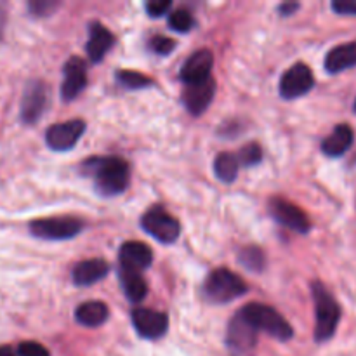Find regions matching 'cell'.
I'll return each instance as SVG.
<instances>
[{
	"label": "cell",
	"instance_id": "obj_22",
	"mask_svg": "<svg viewBox=\"0 0 356 356\" xmlns=\"http://www.w3.org/2000/svg\"><path fill=\"white\" fill-rule=\"evenodd\" d=\"M120 284L122 289H124L125 298L131 302H136V305L148 296V284L138 271L120 270Z\"/></svg>",
	"mask_w": 356,
	"mask_h": 356
},
{
	"label": "cell",
	"instance_id": "obj_6",
	"mask_svg": "<svg viewBox=\"0 0 356 356\" xmlns=\"http://www.w3.org/2000/svg\"><path fill=\"white\" fill-rule=\"evenodd\" d=\"M226 346L232 356H254L256 353L257 329L240 312L229 322Z\"/></svg>",
	"mask_w": 356,
	"mask_h": 356
},
{
	"label": "cell",
	"instance_id": "obj_14",
	"mask_svg": "<svg viewBox=\"0 0 356 356\" xmlns=\"http://www.w3.org/2000/svg\"><path fill=\"white\" fill-rule=\"evenodd\" d=\"M87 86V66L86 61L76 56L70 58L63 68L61 97L65 101H73Z\"/></svg>",
	"mask_w": 356,
	"mask_h": 356
},
{
	"label": "cell",
	"instance_id": "obj_16",
	"mask_svg": "<svg viewBox=\"0 0 356 356\" xmlns=\"http://www.w3.org/2000/svg\"><path fill=\"white\" fill-rule=\"evenodd\" d=\"M214 66V56L209 49H200V51L193 52L190 58L184 61L183 68H181V80L184 86L188 83H197L202 80L211 79V70Z\"/></svg>",
	"mask_w": 356,
	"mask_h": 356
},
{
	"label": "cell",
	"instance_id": "obj_17",
	"mask_svg": "<svg viewBox=\"0 0 356 356\" xmlns=\"http://www.w3.org/2000/svg\"><path fill=\"white\" fill-rule=\"evenodd\" d=\"M110 271V264L104 259H87L82 263H76L72 271L73 284L79 287H87L96 282H101Z\"/></svg>",
	"mask_w": 356,
	"mask_h": 356
},
{
	"label": "cell",
	"instance_id": "obj_32",
	"mask_svg": "<svg viewBox=\"0 0 356 356\" xmlns=\"http://www.w3.org/2000/svg\"><path fill=\"white\" fill-rule=\"evenodd\" d=\"M332 9L343 16H356V0H336L332 2Z\"/></svg>",
	"mask_w": 356,
	"mask_h": 356
},
{
	"label": "cell",
	"instance_id": "obj_25",
	"mask_svg": "<svg viewBox=\"0 0 356 356\" xmlns=\"http://www.w3.org/2000/svg\"><path fill=\"white\" fill-rule=\"evenodd\" d=\"M238 261L242 263V266H245L250 271H256V273L263 271L264 266H266V256H264L259 247H245V249H242Z\"/></svg>",
	"mask_w": 356,
	"mask_h": 356
},
{
	"label": "cell",
	"instance_id": "obj_11",
	"mask_svg": "<svg viewBox=\"0 0 356 356\" xmlns=\"http://www.w3.org/2000/svg\"><path fill=\"white\" fill-rule=\"evenodd\" d=\"M86 132V122L83 120H68L61 124H54L45 132V143L52 152H68L79 143Z\"/></svg>",
	"mask_w": 356,
	"mask_h": 356
},
{
	"label": "cell",
	"instance_id": "obj_12",
	"mask_svg": "<svg viewBox=\"0 0 356 356\" xmlns=\"http://www.w3.org/2000/svg\"><path fill=\"white\" fill-rule=\"evenodd\" d=\"M132 323L134 329L143 339L155 341L165 336L169 330V318L165 313L155 312V309L136 308L132 312Z\"/></svg>",
	"mask_w": 356,
	"mask_h": 356
},
{
	"label": "cell",
	"instance_id": "obj_31",
	"mask_svg": "<svg viewBox=\"0 0 356 356\" xmlns=\"http://www.w3.org/2000/svg\"><path fill=\"white\" fill-rule=\"evenodd\" d=\"M170 7H172L170 0H152L146 3V13L149 17H162L169 13Z\"/></svg>",
	"mask_w": 356,
	"mask_h": 356
},
{
	"label": "cell",
	"instance_id": "obj_5",
	"mask_svg": "<svg viewBox=\"0 0 356 356\" xmlns=\"http://www.w3.org/2000/svg\"><path fill=\"white\" fill-rule=\"evenodd\" d=\"M31 235L42 240H70L75 238L83 229L80 219L70 216H56V218L35 219L28 225Z\"/></svg>",
	"mask_w": 356,
	"mask_h": 356
},
{
	"label": "cell",
	"instance_id": "obj_15",
	"mask_svg": "<svg viewBox=\"0 0 356 356\" xmlns=\"http://www.w3.org/2000/svg\"><path fill=\"white\" fill-rule=\"evenodd\" d=\"M118 261H120L122 270L141 273L143 270H148L152 266L153 252L146 243L131 240V242L122 243L118 250Z\"/></svg>",
	"mask_w": 356,
	"mask_h": 356
},
{
	"label": "cell",
	"instance_id": "obj_24",
	"mask_svg": "<svg viewBox=\"0 0 356 356\" xmlns=\"http://www.w3.org/2000/svg\"><path fill=\"white\" fill-rule=\"evenodd\" d=\"M117 82L120 83L125 89H146L153 83V80L149 76L143 75V73L134 72V70H118L117 72Z\"/></svg>",
	"mask_w": 356,
	"mask_h": 356
},
{
	"label": "cell",
	"instance_id": "obj_13",
	"mask_svg": "<svg viewBox=\"0 0 356 356\" xmlns=\"http://www.w3.org/2000/svg\"><path fill=\"white\" fill-rule=\"evenodd\" d=\"M214 94L216 82L211 76V79L202 80V82L184 86L183 94H181L183 97L181 99H183V104L186 106V110L191 115H195V117H198V115H202L211 106L212 99H214Z\"/></svg>",
	"mask_w": 356,
	"mask_h": 356
},
{
	"label": "cell",
	"instance_id": "obj_1",
	"mask_svg": "<svg viewBox=\"0 0 356 356\" xmlns=\"http://www.w3.org/2000/svg\"><path fill=\"white\" fill-rule=\"evenodd\" d=\"M82 170L94 179L103 197H115L129 186V165L120 156H92L82 163Z\"/></svg>",
	"mask_w": 356,
	"mask_h": 356
},
{
	"label": "cell",
	"instance_id": "obj_8",
	"mask_svg": "<svg viewBox=\"0 0 356 356\" xmlns=\"http://www.w3.org/2000/svg\"><path fill=\"white\" fill-rule=\"evenodd\" d=\"M49 103V89L40 80H31L26 83L21 99L19 118L24 125H33L44 115Z\"/></svg>",
	"mask_w": 356,
	"mask_h": 356
},
{
	"label": "cell",
	"instance_id": "obj_4",
	"mask_svg": "<svg viewBox=\"0 0 356 356\" xmlns=\"http://www.w3.org/2000/svg\"><path fill=\"white\" fill-rule=\"evenodd\" d=\"M249 287L245 282L226 268L214 270L207 277L204 285V294L214 305H225V302L235 301L247 294Z\"/></svg>",
	"mask_w": 356,
	"mask_h": 356
},
{
	"label": "cell",
	"instance_id": "obj_27",
	"mask_svg": "<svg viewBox=\"0 0 356 356\" xmlns=\"http://www.w3.org/2000/svg\"><path fill=\"white\" fill-rule=\"evenodd\" d=\"M236 159H238V162L242 163V165H257V163L263 160V149H261V146L257 145V143H249V145H245L240 149Z\"/></svg>",
	"mask_w": 356,
	"mask_h": 356
},
{
	"label": "cell",
	"instance_id": "obj_7",
	"mask_svg": "<svg viewBox=\"0 0 356 356\" xmlns=\"http://www.w3.org/2000/svg\"><path fill=\"white\" fill-rule=\"evenodd\" d=\"M141 226L148 235L162 243H174L181 235V225L162 207H152L143 214Z\"/></svg>",
	"mask_w": 356,
	"mask_h": 356
},
{
	"label": "cell",
	"instance_id": "obj_3",
	"mask_svg": "<svg viewBox=\"0 0 356 356\" xmlns=\"http://www.w3.org/2000/svg\"><path fill=\"white\" fill-rule=\"evenodd\" d=\"M240 313L256 327L257 332L263 330L273 339L285 343V341L292 339V336H294V330L289 325L287 320L271 306L261 305V302H250L245 308L240 309Z\"/></svg>",
	"mask_w": 356,
	"mask_h": 356
},
{
	"label": "cell",
	"instance_id": "obj_30",
	"mask_svg": "<svg viewBox=\"0 0 356 356\" xmlns=\"http://www.w3.org/2000/svg\"><path fill=\"white\" fill-rule=\"evenodd\" d=\"M17 356H51L47 348L40 343H35V341H24L17 346L16 350Z\"/></svg>",
	"mask_w": 356,
	"mask_h": 356
},
{
	"label": "cell",
	"instance_id": "obj_10",
	"mask_svg": "<svg viewBox=\"0 0 356 356\" xmlns=\"http://www.w3.org/2000/svg\"><path fill=\"white\" fill-rule=\"evenodd\" d=\"M270 214L273 216V219L278 225L285 226V228L292 229L296 233H301V235H306L312 229L308 216L298 205H294L289 200H284V198H271Z\"/></svg>",
	"mask_w": 356,
	"mask_h": 356
},
{
	"label": "cell",
	"instance_id": "obj_19",
	"mask_svg": "<svg viewBox=\"0 0 356 356\" xmlns=\"http://www.w3.org/2000/svg\"><path fill=\"white\" fill-rule=\"evenodd\" d=\"M353 139H355L353 129H351L348 124H339L322 141V152L325 153L327 156H332V159L343 156L344 153L351 148Z\"/></svg>",
	"mask_w": 356,
	"mask_h": 356
},
{
	"label": "cell",
	"instance_id": "obj_35",
	"mask_svg": "<svg viewBox=\"0 0 356 356\" xmlns=\"http://www.w3.org/2000/svg\"><path fill=\"white\" fill-rule=\"evenodd\" d=\"M3 21H6V13L0 9V38H2V31H3Z\"/></svg>",
	"mask_w": 356,
	"mask_h": 356
},
{
	"label": "cell",
	"instance_id": "obj_33",
	"mask_svg": "<svg viewBox=\"0 0 356 356\" xmlns=\"http://www.w3.org/2000/svg\"><path fill=\"white\" fill-rule=\"evenodd\" d=\"M296 9H299V3H291V2H287V3H282V6L278 7V10H280L282 16H291V14L294 13Z\"/></svg>",
	"mask_w": 356,
	"mask_h": 356
},
{
	"label": "cell",
	"instance_id": "obj_26",
	"mask_svg": "<svg viewBox=\"0 0 356 356\" xmlns=\"http://www.w3.org/2000/svg\"><path fill=\"white\" fill-rule=\"evenodd\" d=\"M193 16L186 9H177L169 14V26L179 33H188L193 28Z\"/></svg>",
	"mask_w": 356,
	"mask_h": 356
},
{
	"label": "cell",
	"instance_id": "obj_34",
	"mask_svg": "<svg viewBox=\"0 0 356 356\" xmlns=\"http://www.w3.org/2000/svg\"><path fill=\"white\" fill-rule=\"evenodd\" d=\"M0 356H17V353L10 346H0Z\"/></svg>",
	"mask_w": 356,
	"mask_h": 356
},
{
	"label": "cell",
	"instance_id": "obj_2",
	"mask_svg": "<svg viewBox=\"0 0 356 356\" xmlns=\"http://www.w3.org/2000/svg\"><path fill=\"white\" fill-rule=\"evenodd\" d=\"M312 296L315 302V341L327 343L339 325L341 306L322 282H313Z\"/></svg>",
	"mask_w": 356,
	"mask_h": 356
},
{
	"label": "cell",
	"instance_id": "obj_28",
	"mask_svg": "<svg viewBox=\"0 0 356 356\" xmlns=\"http://www.w3.org/2000/svg\"><path fill=\"white\" fill-rule=\"evenodd\" d=\"M58 7L59 2H54V0H31L28 2V13L35 17H45L51 16Z\"/></svg>",
	"mask_w": 356,
	"mask_h": 356
},
{
	"label": "cell",
	"instance_id": "obj_29",
	"mask_svg": "<svg viewBox=\"0 0 356 356\" xmlns=\"http://www.w3.org/2000/svg\"><path fill=\"white\" fill-rule=\"evenodd\" d=\"M149 49H152L155 54L167 56V54H170L174 49H176V42H174L172 38H167V37H162V35H156V37H153L152 40H149Z\"/></svg>",
	"mask_w": 356,
	"mask_h": 356
},
{
	"label": "cell",
	"instance_id": "obj_23",
	"mask_svg": "<svg viewBox=\"0 0 356 356\" xmlns=\"http://www.w3.org/2000/svg\"><path fill=\"white\" fill-rule=\"evenodd\" d=\"M238 169L240 162L236 159V155L233 153H219L214 160V172L216 177L222 183H233V181L238 177Z\"/></svg>",
	"mask_w": 356,
	"mask_h": 356
},
{
	"label": "cell",
	"instance_id": "obj_18",
	"mask_svg": "<svg viewBox=\"0 0 356 356\" xmlns=\"http://www.w3.org/2000/svg\"><path fill=\"white\" fill-rule=\"evenodd\" d=\"M115 37L108 28H104L101 23H90L89 28V42H87V54L90 61L99 63L106 56V52L113 47Z\"/></svg>",
	"mask_w": 356,
	"mask_h": 356
},
{
	"label": "cell",
	"instance_id": "obj_9",
	"mask_svg": "<svg viewBox=\"0 0 356 356\" xmlns=\"http://www.w3.org/2000/svg\"><path fill=\"white\" fill-rule=\"evenodd\" d=\"M313 87H315V76H313L312 68L305 63H298L282 75L278 90L284 99H296L308 94Z\"/></svg>",
	"mask_w": 356,
	"mask_h": 356
},
{
	"label": "cell",
	"instance_id": "obj_36",
	"mask_svg": "<svg viewBox=\"0 0 356 356\" xmlns=\"http://www.w3.org/2000/svg\"><path fill=\"white\" fill-rule=\"evenodd\" d=\"M355 111H356V101H355Z\"/></svg>",
	"mask_w": 356,
	"mask_h": 356
},
{
	"label": "cell",
	"instance_id": "obj_21",
	"mask_svg": "<svg viewBox=\"0 0 356 356\" xmlns=\"http://www.w3.org/2000/svg\"><path fill=\"white\" fill-rule=\"evenodd\" d=\"M108 316H110V309L101 301L82 302L75 312L76 322L83 327H89V329L103 325L108 320Z\"/></svg>",
	"mask_w": 356,
	"mask_h": 356
},
{
	"label": "cell",
	"instance_id": "obj_20",
	"mask_svg": "<svg viewBox=\"0 0 356 356\" xmlns=\"http://www.w3.org/2000/svg\"><path fill=\"white\" fill-rule=\"evenodd\" d=\"M356 66V42L341 44L325 56V70L329 73H341Z\"/></svg>",
	"mask_w": 356,
	"mask_h": 356
}]
</instances>
